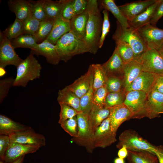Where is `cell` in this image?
<instances>
[{
	"label": "cell",
	"mask_w": 163,
	"mask_h": 163,
	"mask_svg": "<svg viewBox=\"0 0 163 163\" xmlns=\"http://www.w3.org/2000/svg\"><path fill=\"white\" fill-rule=\"evenodd\" d=\"M87 10L89 17L84 40L89 52L95 54L99 49L103 20L97 0H88Z\"/></svg>",
	"instance_id": "1"
},
{
	"label": "cell",
	"mask_w": 163,
	"mask_h": 163,
	"mask_svg": "<svg viewBox=\"0 0 163 163\" xmlns=\"http://www.w3.org/2000/svg\"><path fill=\"white\" fill-rule=\"evenodd\" d=\"M61 60L65 62L77 55L89 52L84 40L70 31L60 38L56 44Z\"/></svg>",
	"instance_id": "2"
},
{
	"label": "cell",
	"mask_w": 163,
	"mask_h": 163,
	"mask_svg": "<svg viewBox=\"0 0 163 163\" xmlns=\"http://www.w3.org/2000/svg\"><path fill=\"white\" fill-rule=\"evenodd\" d=\"M42 68L38 60L30 53L17 67L14 86L25 87L29 82L40 78Z\"/></svg>",
	"instance_id": "3"
},
{
	"label": "cell",
	"mask_w": 163,
	"mask_h": 163,
	"mask_svg": "<svg viewBox=\"0 0 163 163\" xmlns=\"http://www.w3.org/2000/svg\"><path fill=\"white\" fill-rule=\"evenodd\" d=\"M115 40H120L128 43L134 53V59L137 61L148 49L144 41L137 30L130 27L123 28L117 21V27L112 37Z\"/></svg>",
	"instance_id": "4"
},
{
	"label": "cell",
	"mask_w": 163,
	"mask_h": 163,
	"mask_svg": "<svg viewBox=\"0 0 163 163\" xmlns=\"http://www.w3.org/2000/svg\"><path fill=\"white\" fill-rule=\"evenodd\" d=\"M123 146L132 151H147L155 155L157 150L156 146L140 136L136 131L131 129H126L120 135L117 148Z\"/></svg>",
	"instance_id": "5"
},
{
	"label": "cell",
	"mask_w": 163,
	"mask_h": 163,
	"mask_svg": "<svg viewBox=\"0 0 163 163\" xmlns=\"http://www.w3.org/2000/svg\"><path fill=\"white\" fill-rule=\"evenodd\" d=\"M78 126L77 136L72 137V141L85 148L88 152L91 153L95 148L94 132L91 126L88 115L83 113L77 116Z\"/></svg>",
	"instance_id": "6"
},
{
	"label": "cell",
	"mask_w": 163,
	"mask_h": 163,
	"mask_svg": "<svg viewBox=\"0 0 163 163\" xmlns=\"http://www.w3.org/2000/svg\"><path fill=\"white\" fill-rule=\"evenodd\" d=\"M137 61L143 71L163 75V57L158 50L148 49Z\"/></svg>",
	"instance_id": "7"
},
{
	"label": "cell",
	"mask_w": 163,
	"mask_h": 163,
	"mask_svg": "<svg viewBox=\"0 0 163 163\" xmlns=\"http://www.w3.org/2000/svg\"><path fill=\"white\" fill-rule=\"evenodd\" d=\"M0 68H5L9 65L17 67L23 59L17 54L10 40L0 33Z\"/></svg>",
	"instance_id": "8"
},
{
	"label": "cell",
	"mask_w": 163,
	"mask_h": 163,
	"mask_svg": "<svg viewBox=\"0 0 163 163\" xmlns=\"http://www.w3.org/2000/svg\"><path fill=\"white\" fill-rule=\"evenodd\" d=\"M136 30L143 39L148 49L158 50L163 44V29L149 23Z\"/></svg>",
	"instance_id": "9"
},
{
	"label": "cell",
	"mask_w": 163,
	"mask_h": 163,
	"mask_svg": "<svg viewBox=\"0 0 163 163\" xmlns=\"http://www.w3.org/2000/svg\"><path fill=\"white\" fill-rule=\"evenodd\" d=\"M148 95L141 91H132L126 92L123 104L133 113L132 118H141Z\"/></svg>",
	"instance_id": "10"
},
{
	"label": "cell",
	"mask_w": 163,
	"mask_h": 163,
	"mask_svg": "<svg viewBox=\"0 0 163 163\" xmlns=\"http://www.w3.org/2000/svg\"><path fill=\"white\" fill-rule=\"evenodd\" d=\"M9 136L10 142L34 145L40 148L46 145L45 136L41 134L35 132L31 128L13 133Z\"/></svg>",
	"instance_id": "11"
},
{
	"label": "cell",
	"mask_w": 163,
	"mask_h": 163,
	"mask_svg": "<svg viewBox=\"0 0 163 163\" xmlns=\"http://www.w3.org/2000/svg\"><path fill=\"white\" fill-rule=\"evenodd\" d=\"M116 136V134L111 130L108 117L95 131V148H104L110 146L117 141Z\"/></svg>",
	"instance_id": "12"
},
{
	"label": "cell",
	"mask_w": 163,
	"mask_h": 163,
	"mask_svg": "<svg viewBox=\"0 0 163 163\" xmlns=\"http://www.w3.org/2000/svg\"><path fill=\"white\" fill-rule=\"evenodd\" d=\"M163 113V94L152 90L148 95L141 116L152 119Z\"/></svg>",
	"instance_id": "13"
},
{
	"label": "cell",
	"mask_w": 163,
	"mask_h": 163,
	"mask_svg": "<svg viewBox=\"0 0 163 163\" xmlns=\"http://www.w3.org/2000/svg\"><path fill=\"white\" fill-rule=\"evenodd\" d=\"M158 75L143 71L124 90L126 92L132 91H144L149 94L152 90Z\"/></svg>",
	"instance_id": "14"
},
{
	"label": "cell",
	"mask_w": 163,
	"mask_h": 163,
	"mask_svg": "<svg viewBox=\"0 0 163 163\" xmlns=\"http://www.w3.org/2000/svg\"><path fill=\"white\" fill-rule=\"evenodd\" d=\"M109 117L111 130L116 134L120 125L124 121L132 119L133 114L123 103L109 108Z\"/></svg>",
	"instance_id": "15"
},
{
	"label": "cell",
	"mask_w": 163,
	"mask_h": 163,
	"mask_svg": "<svg viewBox=\"0 0 163 163\" xmlns=\"http://www.w3.org/2000/svg\"><path fill=\"white\" fill-rule=\"evenodd\" d=\"M39 147L34 145L10 142L6 152L4 160L6 163H12L25 155L37 151Z\"/></svg>",
	"instance_id": "16"
},
{
	"label": "cell",
	"mask_w": 163,
	"mask_h": 163,
	"mask_svg": "<svg viewBox=\"0 0 163 163\" xmlns=\"http://www.w3.org/2000/svg\"><path fill=\"white\" fill-rule=\"evenodd\" d=\"M30 49L32 53L43 56L47 62L51 64L57 65L61 61L56 45L46 40L37 43Z\"/></svg>",
	"instance_id": "17"
},
{
	"label": "cell",
	"mask_w": 163,
	"mask_h": 163,
	"mask_svg": "<svg viewBox=\"0 0 163 163\" xmlns=\"http://www.w3.org/2000/svg\"><path fill=\"white\" fill-rule=\"evenodd\" d=\"M124 64L115 47L110 59L101 65L107 77L116 76L123 78Z\"/></svg>",
	"instance_id": "18"
},
{
	"label": "cell",
	"mask_w": 163,
	"mask_h": 163,
	"mask_svg": "<svg viewBox=\"0 0 163 163\" xmlns=\"http://www.w3.org/2000/svg\"><path fill=\"white\" fill-rule=\"evenodd\" d=\"M156 0H146L135 1L119 6L120 11L128 21L144 11Z\"/></svg>",
	"instance_id": "19"
},
{
	"label": "cell",
	"mask_w": 163,
	"mask_h": 163,
	"mask_svg": "<svg viewBox=\"0 0 163 163\" xmlns=\"http://www.w3.org/2000/svg\"><path fill=\"white\" fill-rule=\"evenodd\" d=\"M93 77V70L91 65L86 73L67 86L71 91L80 98L89 90Z\"/></svg>",
	"instance_id": "20"
},
{
	"label": "cell",
	"mask_w": 163,
	"mask_h": 163,
	"mask_svg": "<svg viewBox=\"0 0 163 163\" xmlns=\"http://www.w3.org/2000/svg\"><path fill=\"white\" fill-rule=\"evenodd\" d=\"M70 31V20L60 16L55 19L51 32L45 40L55 45L61 37Z\"/></svg>",
	"instance_id": "21"
},
{
	"label": "cell",
	"mask_w": 163,
	"mask_h": 163,
	"mask_svg": "<svg viewBox=\"0 0 163 163\" xmlns=\"http://www.w3.org/2000/svg\"><path fill=\"white\" fill-rule=\"evenodd\" d=\"M8 4L10 10L15 14L16 19L24 22L31 16L30 0H9Z\"/></svg>",
	"instance_id": "22"
},
{
	"label": "cell",
	"mask_w": 163,
	"mask_h": 163,
	"mask_svg": "<svg viewBox=\"0 0 163 163\" xmlns=\"http://www.w3.org/2000/svg\"><path fill=\"white\" fill-rule=\"evenodd\" d=\"M80 99L67 86L59 91L57 101L59 104H64L72 107L78 114L82 113L80 107Z\"/></svg>",
	"instance_id": "23"
},
{
	"label": "cell",
	"mask_w": 163,
	"mask_h": 163,
	"mask_svg": "<svg viewBox=\"0 0 163 163\" xmlns=\"http://www.w3.org/2000/svg\"><path fill=\"white\" fill-rule=\"evenodd\" d=\"M88 14L86 10L75 15L70 20L71 31L76 36L84 39L86 34Z\"/></svg>",
	"instance_id": "24"
},
{
	"label": "cell",
	"mask_w": 163,
	"mask_h": 163,
	"mask_svg": "<svg viewBox=\"0 0 163 163\" xmlns=\"http://www.w3.org/2000/svg\"><path fill=\"white\" fill-rule=\"evenodd\" d=\"M28 126L16 122L7 116L0 115V135L9 136L14 133L31 128Z\"/></svg>",
	"instance_id": "25"
},
{
	"label": "cell",
	"mask_w": 163,
	"mask_h": 163,
	"mask_svg": "<svg viewBox=\"0 0 163 163\" xmlns=\"http://www.w3.org/2000/svg\"><path fill=\"white\" fill-rule=\"evenodd\" d=\"M143 72L141 66L137 61L133 60L124 64L123 87L124 89Z\"/></svg>",
	"instance_id": "26"
},
{
	"label": "cell",
	"mask_w": 163,
	"mask_h": 163,
	"mask_svg": "<svg viewBox=\"0 0 163 163\" xmlns=\"http://www.w3.org/2000/svg\"><path fill=\"white\" fill-rule=\"evenodd\" d=\"M158 1V0H156L143 12L136 16L131 21H128L130 27L136 29L150 23Z\"/></svg>",
	"instance_id": "27"
},
{
	"label": "cell",
	"mask_w": 163,
	"mask_h": 163,
	"mask_svg": "<svg viewBox=\"0 0 163 163\" xmlns=\"http://www.w3.org/2000/svg\"><path fill=\"white\" fill-rule=\"evenodd\" d=\"M129 163H158L154 154L147 151H136L128 150L127 156Z\"/></svg>",
	"instance_id": "28"
},
{
	"label": "cell",
	"mask_w": 163,
	"mask_h": 163,
	"mask_svg": "<svg viewBox=\"0 0 163 163\" xmlns=\"http://www.w3.org/2000/svg\"><path fill=\"white\" fill-rule=\"evenodd\" d=\"M109 114V108H101L93 105L88 115L91 126L94 132L102 122L108 117Z\"/></svg>",
	"instance_id": "29"
},
{
	"label": "cell",
	"mask_w": 163,
	"mask_h": 163,
	"mask_svg": "<svg viewBox=\"0 0 163 163\" xmlns=\"http://www.w3.org/2000/svg\"><path fill=\"white\" fill-rule=\"evenodd\" d=\"M101 5L105 10L110 11L117 19V21L123 28L130 27L128 21L113 0H103Z\"/></svg>",
	"instance_id": "30"
},
{
	"label": "cell",
	"mask_w": 163,
	"mask_h": 163,
	"mask_svg": "<svg viewBox=\"0 0 163 163\" xmlns=\"http://www.w3.org/2000/svg\"><path fill=\"white\" fill-rule=\"evenodd\" d=\"M55 19L47 17L40 21L38 30L33 35L37 43L45 40L50 34L53 27Z\"/></svg>",
	"instance_id": "31"
},
{
	"label": "cell",
	"mask_w": 163,
	"mask_h": 163,
	"mask_svg": "<svg viewBox=\"0 0 163 163\" xmlns=\"http://www.w3.org/2000/svg\"><path fill=\"white\" fill-rule=\"evenodd\" d=\"M66 0H43L44 7L47 17L55 19L60 16Z\"/></svg>",
	"instance_id": "32"
},
{
	"label": "cell",
	"mask_w": 163,
	"mask_h": 163,
	"mask_svg": "<svg viewBox=\"0 0 163 163\" xmlns=\"http://www.w3.org/2000/svg\"><path fill=\"white\" fill-rule=\"evenodd\" d=\"M91 65L93 72V87L94 92L99 88L106 85L107 77L101 64Z\"/></svg>",
	"instance_id": "33"
},
{
	"label": "cell",
	"mask_w": 163,
	"mask_h": 163,
	"mask_svg": "<svg viewBox=\"0 0 163 163\" xmlns=\"http://www.w3.org/2000/svg\"><path fill=\"white\" fill-rule=\"evenodd\" d=\"M10 41L14 49L24 48L31 49L37 44L34 36L29 34H22Z\"/></svg>",
	"instance_id": "34"
},
{
	"label": "cell",
	"mask_w": 163,
	"mask_h": 163,
	"mask_svg": "<svg viewBox=\"0 0 163 163\" xmlns=\"http://www.w3.org/2000/svg\"><path fill=\"white\" fill-rule=\"evenodd\" d=\"M119 55L124 64L134 59V53L130 45L126 42L120 40L115 41Z\"/></svg>",
	"instance_id": "35"
},
{
	"label": "cell",
	"mask_w": 163,
	"mask_h": 163,
	"mask_svg": "<svg viewBox=\"0 0 163 163\" xmlns=\"http://www.w3.org/2000/svg\"><path fill=\"white\" fill-rule=\"evenodd\" d=\"M24 32L23 22L15 18L14 22L2 32L10 40L23 34Z\"/></svg>",
	"instance_id": "36"
},
{
	"label": "cell",
	"mask_w": 163,
	"mask_h": 163,
	"mask_svg": "<svg viewBox=\"0 0 163 163\" xmlns=\"http://www.w3.org/2000/svg\"><path fill=\"white\" fill-rule=\"evenodd\" d=\"M126 92L124 89L117 92H109L107 95L104 108H109L123 104Z\"/></svg>",
	"instance_id": "37"
},
{
	"label": "cell",
	"mask_w": 163,
	"mask_h": 163,
	"mask_svg": "<svg viewBox=\"0 0 163 163\" xmlns=\"http://www.w3.org/2000/svg\"><path fill=\"white\" fill-rule=\"evenodd\" d=\"M93 77L92 79L90 87L87 93L80 98V104L83 113L88 114L93 105Z\"/></svg>",
	"instance_id": "38"
},
{
	"label": "cell",
	"mask_w": 163,
	"mask_h": 163,
	"mask_svg": "<svg viewBox=\"0 0 163 163\" xmlns=\"http://www.w3.org/2000/svg\"><path fill=\"white\" fill-rule=\"evenodd\" d=\"M30 1L31 16L40 21L48 17L44 7L43 0Z\"/></svg>",
	"instance_id": "39"
},
{
	"label": "cell",
	"mask_w": 163,
	"mask_h": 163,
	"mask_svg": "<svg viewBox=\"0 0 163 163\" xmlns=\"http://www.w3.org/2000/svg\"><path fill=\"white\" fill-rule=\"evenodd\" d=\"M62 128L71 136L76 137L78 133V126L77 116L68 119L60 124Z\"/></svg>",
	"instance_id": "40"
},
{
	"label": "cell",
	"mask_w": 163,
	"mask_h": 163,
	"mask_svg": "<svg viewBox=\"0 0 163 163\" xmlns=\"http://www.w3.org/2000/svg\"><path fill=\"white\" fill-rule=\"evenodd\" d=\"M40 21L30 16L23 22V34L34 35L39 27Z\"/></svg>",
	"instance_id": "41"
},
{
	"label": "cell",
	"mask_w": 163,
	"mask_h": 163,
	"mask_svg": "<svg viewBox=\"0 0 163 163\" xmlns=\"http://www.w3.org/2000/svg\"><path fill=\"white\" fill-rule=\"evenodd\" d=\"M123 78L116 76L107 77L106 87L108 92H117L124 89Z\"/></svg>",
	"instance_id": "42"
},
{
	"label": "cell",
	"mask_w": 163,
	"mask_h": 163,
	"mask_svg": "<svg viewBox=\"0 0 163 163\" xmlns=\"http://www.w3.org/2000/svg\"><path fill=\"white\" fill-rule=\"evenodd\" d=\"M108 93L106 86L101 87L94 91L93 105L100 108H104L106 98Z\"/></svg>",
	"instance_id": "43"
},
{
	"label": "cell",
	"mask_w": 163,
	"mask_h": 163,
	"mask_svg": "<svg viewBox=\"0 0 163 163\" xmlns=\"http://www.w3.org/2000/svg\"><path fill=\"white\" fill-rule=\"evenodd\" d=\"M59 104L60 107V111L58 123L59 124L78 114L76 111L72 107L64 104Z\"/></svg>",
	"instance_id": "44"
},
{
	"label": "cell",
	"mask_w": 163,
	"mask_h": 163,
	"mask_svg": "<svg viewBox=\"0 0 163 163\" xmlns=\"http://www.w3.org/2000/svg\"><path fill=\"white\" fill-rule=\"evenodd\" d=\"M14 79L13 77L0 80V103H2L7 96L10 88L14 86Z\"/></svg>",
	"instance_id": "45"
},
{
	"label": "cell",
	"mask_w": 163,
	"mask_h": 163,
	"mask_svg": "<svg viewBox=\"0 0 163 163\" xmlns=\"http://www.w3.org/2000/svg\"><path fill=\"white\" fill-rule=\"evenodd\" d=\"M104 18L102 27L101 34L99 42V49L102 46L105 37L109 32L110 23L109 19L108 11L104 10L103 11Z\"/></svg>",
	"instance_id": "46"
},
{
	"label": "cell",
	"mask_w": 163,
	"mask_h": 163,
	"mask_svg": "<svg viewBox=\"0 0 163 163\" xmlns=\"http://www.w3.org/2000/svg\"><path fill=\"white\" fill-rule=\"evenodd\" d=\"M73 0H66L62 7L60 16L63 18L71 20L75 15L73 7Z\"/></svg>",
	"instance_id": "47"
},
{
	"label": "cell",
	"mask_w": 163,
	"mask_h": 163,
	"mask_svg": "<svg viewBox=\"0 0 163 163\" xmlns=\"http://www.w3.org/2000/svg\"><path fill=\"white\" fill-rule=\"evenodd\" d=\"M163 16V0H158L157 5L150 21V24L156 26L158 20Z\"/></svg>",
	"instance_id": "48"
},
{
	"label": "cell",
	"mask_w": 163,
	"mask_h": 163,
	"mask_svg": "<svg viewBox=\"0 0 163 163\" xmlns=\"http://www.w3.org/2000/svg\"><path fill=\"white\" fill-rule=\"evenodd\" d=\"M87 0H73L72 5L75 15L85 11L87 9Z\"/></svg>",
	"instance_id": "49"
},
{
	"label": "cell",
	"mask_w": 163,
	"mask_h": 163,
	"mask_svg": "<svg viewBox=\"0 0 163 163\" xmlns=\"http://www.w3.org/2000/svg\"><path fill=\"white\" fill-rule=\"evenodd\" d=\"M10 142V139L9 136L0 135V157L3 161Z\"/></svg>",
	"instance_id": "50"
},
{
	"label": "cell",
	"mask_w": 163,
	"mask_h": 163,
	"mask_svg": "<svg viewBox=\"0 0 163 163\" xmlns=\"http://www.w3.org/2000/svg\"><path fill=\"white\" fill-rule=\"evenodd\" d=\"M152 90L163 94V75H158L155 80Z\"/></svg>",
	"instance_id": "51"
},
{
	"label": "cell",
	"mask_w": 163,
	"mask_h": 163,
	"mask_svg": "<svg viewBox=\"0 0 163 163\" xmlns=\"http://www.w3.org/2000/svg\"><path fill=\"white\" fill-rule=\"evenodd\" d=\"M127 155L128 150L124 146H123L120 149L118 152V156L119 157L123 159L127 156Z\"/></svg>",
	"instance_id": "52"
},
{
	"label": "cell",
	"mask_w": 163,
	"mask_h": 163,
	"mask_svg": "<svg viewBox=\"0 0 163 163\" xmlns=\"http://www.w3.org/2000/svg\"><path fill=\"white\" fill-rule=\"evenodd\" d=\"M157 147L155 155L158 158L159 163H163V152L159 146H157Z\"/></svg>",
	"instance_id": "53"
},
{
	"label": "cell",
	"mask_w": 163,
	"mask_h": 163,
	"mask_svg": "<svg viewBox=\"0 0 163 163\" xmlns=\"http://www.w3.org/2000/svg\"><path fill=\"white\" fill-rule=\"evenodd\" d=\"M114 163H124V159L119 157L117 158L114 160Z\"/></svg>",
	"instance_id": "54"
},
{
	"label": "cell",
	"mask_w": 163,
	"mask_h": 163,
	"mask_svg": "<svg viewBox=\"0 0 163 163\" xmlns=\"http://www.w3.org/2000/svg\"><path fill=\"white\" fill-rule=\"evenodd\" d=\"M24 157V156L18 159L13 162L12 163H22Z\"/></svg>",
	"instance_id": "55"
},
{
	"label": "cell",
	"mask_w": 163,
	"mask_h": 163,
	"mask_svg": "<svg viewBox=\"0 0 163 163\" xmlns=\"http://www.w3.org/2000/svg\"><path fill=\"white\" fill-rule=\"evenodd\" d=\"M160 54L163 57V44L160 48L158 50Z\"/></svg>",
	"instance_id": "56"
},
{
	"label": "cell",
	"mask_w": 163,
	"mask_h": 163,
	"mask_svg": "<svg viewBox=\"0 0 163 163\" xmlns=\"http://www.w3.org/2000/svg\"><path fill=\"white\" fill-rule=\"evenodd\" d=\"M6 73L4 69L0 68V76L4 75Z\"/></svg>",
	"instance_id": "57"
},
{
	"label": "cell",
	"mask_w": 163,
	"mask_h": 163,
	"mask_svg": "<svg viewBox=\"0 0 163 163\" xmlns=\"http://www.w3.org/2000/svg\"><path fill=\"white\" fill-rule=\"evenodd\" d=\"M159 147L163 152V146L160 145L159 146Z\"/></svg>",
	"instance_id": "58"
},
{
	"label": "cell",
	"mask_w": 163,
	"mask_h": 163,
	"mask_svg": "<svg viewBox=\"0 0 163 163\" xmlns=\"http://www.w3.org/2000/svg\"><path fill=\"white\" fill-rule=\"evenodd\" d=\"M0 163H5V162H3V161H1L0 162Z\"/></svg>",
	"instance_id": "59"
}]
</instances>
